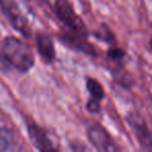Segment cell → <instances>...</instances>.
Returning <instances> with one entry per match:
<instances>
[{
    "mask_svg": "<svg viewBox=\"0 0 152 152\" xmlns=\"http://www.w3.org/2000/svg\"><path fill=\"white\" fill-rule=\"evenodd\" d=\"M1 54L5 61L21 73H26L34 66L31 47L17 37H7L1 43Z\"/></svg>",
    "mask_w": 152,
    "mask_h": 152,
    "instance_id": "1",
    "label": "cell"
},
{
    "mask_svg": "<svg viewBox=\"0 0 152 152\" xmlns=\"http://www.w3.org/2000/svg\"><path fill=\"white\" fill-rule=\"evenodd\" d=\"M55 13L58 19L76 34H87V27L81 18L75 13L69 0H56Z\"/></svg>",
    "mask_w": 152,
    "mask_h": 152,
    "instance_id": "2",
    "label": "cell"
},
{
    "mask_svg": "<svg viewBox=\"0 0 152 152\" xmlns=\"http://www.w3.org/2000/svg\"><path fill=\"white\" fill-rule=\"evenodd\" d=\"M0 11L17 31L29 37L30 28L15 0H0Z\"/></svg>",
    "mask_w": 152,
    "mask_h": 152,
    "instance_id": "3",
    "label": "cell"
},
{
    "mask_svg": "<svg viewBox=\"0 0 152 152\" xmlns=\"http://www.w3.org/2000/svg\"><path fill=\"white\" fill-rule=\"evenodd\" d=\"M88 139L92 143V145L99 151L112 152L118 150V147L113 137L101 125L96 124L90 127L88 129Z\"/></svg>",
    "mask_w": 152,
    "mask_h": 152,
    "instance_id": "4",
    "label": "cell"
},
{
    "mask_svg": "<svg viewBox=\"0 0 152 152\" xmlns=\"http://www.w3.org/2000/svg\"><path fill=\"white\" fill-rule=\"evenodd\" d=\"M129 125L134 131L139 143L144 149L151 150V134L145 119L139 113H131L127 117Z\"/></svg>",
    "mask_w": 152,
    "mask_h": 152,
    "instance_id": "5",
    "label": "cell"
},
{
    "mask_svg": "<svg viewBox=\"0 0 152 152\" xmlns=\"http://www.w3.org/2000/svg\"><path fill=\"white\" fill-rule=\"evenodd\" d=\"M28 134H29L30 141L32 142L34 146L38 150L52 151V150L56 149L54 147L53 142L49 137L47 131L36 123H31V124L28 125Z\"/></svg>",
    "mask_w": 152,
    "mask_h": 152,
    "instance_id": "6",
    "label": "cell"
},
{
    "mask_svg": "<svg viewBox=\"0 0 152 152\" xmlns=\"http://www.w3.org/2000/svg\"><path fill=\"white\" fill-rule=\"evenodd\" d=\"M36 43L40 56L46 63H52L55 58V48L50 37L43 32H39L36 36Z\"/></svg>",
    "mask_w": 152,
    "mask_h": 152,
    "instance_id": "7",
    "label": "cell"
},
{
    "mask_svg": "<svg viewBox=\"0 0 152 152\" xmlns=\"http://www.w3.org/2000/svg\"><path fill=\"white\" fill-rule=\"evenodd\" d=\"M16 150H19V146L13 131L5 127H0V152Z\"/></svg>",
    "mask_w": 152,
    "mask_h": 152,
    "instance_id": "8",
    "label": "cell"
},
{
    "mask_svg": "<svg viewBox=\"0 0 152 152\" xmlns=\"http://www.w3.org/2000/svg\"><path fill=\"white\" fill-rule=\"evenodd\" d=\"M87 89L91 94L92 99L101 101L104 98V89L97 79L91 78V77L87 78Z\"/></svg>",
    "mask_w": 152,
    "mask_h": 152,
    "instance_id": "9",
    "label": "cell"
},
{
    "mask_svg": "<svg viewBox=\"0 0 152 152\" xmlns=\"http://www.w3.org/2000/svg\"><path fill=\"white\" fill-rule=\"evenodd\" d=\"M107 55L110 59H113V61H119V59H121L123 56H124L125 52L122 50V49L118 48V47H114V48L108 50Z\"/></svg>",
    "mask_w": 152,
    "mask_h": 152,
    "instance_id": "10",
    "label": "cell"
},
{
    "mask_svg": "<svg viewBox=\"0 0 152 152\" xmlns=\"http://www.w3.org/2000/svg\"><path fill=\"white\" fill-rule=\"evenodd\" d=\"M87 110H89L91 114H98V113H100V110H101L100 101L95 100V99H92L91 98L87 104Z\"/></svg>",
    "mask_w": 152,
    "mask_h": 152,
    "instance_id": "11",
    "label": "cell"
}]
</instances>
